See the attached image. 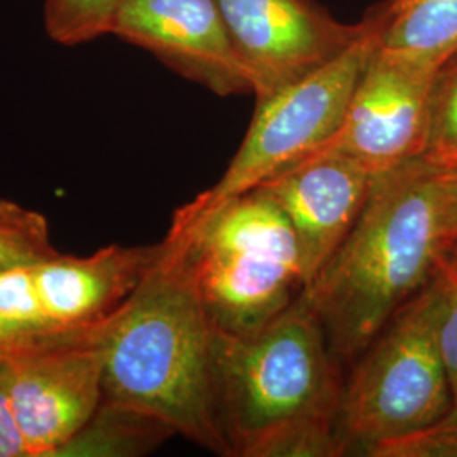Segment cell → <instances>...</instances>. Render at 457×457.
<instances>
[{
	"label": "cell",
	"instance_id": "23",
	"mask_svg": "<svg viewBox=\"0 0 457 457\" xmlns=\"http://www.w3.org/2000/svg\"><path fill=\"white\" fill-rule=\"evenodd\" d=\"M437 163V162H436ZM449 247L457 245V160L439 163Z\"/></svg>",
	"mask_w": 457,
	"mask_h": 457
},
{
	"label": "cell",
	"instance_id": "6",
	"mask_svg": "<svg viewBox=\"0 0 457 457\" xmlns=\"http://www.w3.org/2000/svg\"><path fill=\"white\" fill-rule=\"evenodd\" d=\"M383 4L364 16L360 37L303 79L256 100V112L226 173L209 190L185 204L202 212L260 187L287 166L307 158L339 131L349 100L381 41Z\"/></svg>",
	"mask_w": 457,
	"mask_h": 457
},
{
	"label": "cell",
	"instance_id": "25",
	"mask_svg": "<svg viewBox=\"0 0 457 457\" xmlns=\"http://www.w3.org/2000/svg\"><path fill=\"white\" fill-rule=\"evenodd\" d=\"M449 260H451V258H449ZM456 264H457V262H456Z\"/></svg>",
	"mask_w": 457,
	"mask_h": 457
},
{
	"label": "cell",
	"instance_id": "10",
	"mask_svg": "<svg viewBox=\"0 0 457 457\" xmlns=\"http://www.w3.org/2000/svg\"><path fill=\"white\" fill-rule=\"evenodd\" d=\"M111 34L215 96L253 92L217 0H124Z\"/></svg>",
	"mask_w": 457,
	"mask_h": 457
},
{
	"label": "cell",
	"instance_id": "19",
	"mask_svg": "<svg viewBox=\"0 0 457 457\" xmlns=\"http://www.w3.org/2000/svg\"><path fill=\"white\" fill-rule=\"evenodd\" d=\"M439 283V317H437V344L442 362L451 385L453 398L457 400V264L442 256L437 268Z\"/></svg>",
	"mask_w": 457,
	"mask_h": 457
},
{
	"label": "cell",
	"instance_id": "14",
	"mask_svg": "<svg viewBox=\"0 0 457 457\" xmlns=\"http://www.w3.org/2000/svg\"><path fill=\"white\" fill-rule=\"evenodd\" d=\"M175 432L145 413L102 402L97 413L54 457L143 456Z\"/></svg>",
	"mask_w": 457,
	"mask_h": 457
},
{
	"label": "cell",
	"instance_id": "13",
	"mask_svg": "<svg viewBox=\"0 0 457 457\" xmlns=\"http://www.w3.org/2000/svg\"><path fill=\"white\" fill-rule=\"evenodd\" d=\"M379 46L441 66L457 53V0H385Z\"/></svg>",
	"mask_w": 457,
	"mask_h": 457
},
{
	"label": "cell",
	"instance_id": "1",
	"mask_svg": "<svg viewBox=\"0 0 457 457\" xmlns=\"http://www.w3.org/2000/svg\"><path fill=\"white\" fill-rule=\"evenodd\" d=\"M219 332L179 237L166 234L104 337V400L145 413L219 456H232L219 400Z\"/></svg>",
	"mask_w": 457,
	"mask_h": 457
},
{
	"label": "cell",
	"instance_id": "3",
	"mask_svg": "<svg viewBox=\"0 0 457 457\" xmlns=\"http://www.w3.org/2000/svg\"><path fill=\"white\" fill-rule=\"evenodd\" d=\"M217 373L232 456H344L336 428L344 385L303 295L254 334L219 332Z\"/></svg>",
	"mask_w": 457,
	"mask_h": 457
},
{
	"label": "cell",
	"instance_id": "21",
	"mask_svg": "<svg viewBox=\"0 0 457 457\" xmlns=\"http://www.w3.org/2000/svg\"><path fill=\"white\" fill-rule=\"evenodd\" d=\"M79 327L34 326L0 315V356L58 341Z\"/></svg>",
	"mask_w": 457,
	"mask_h": 457
},
{
	"label": "cell",
	"instance_id": "9",
	"mask_svg": "<svg viewBox=\"0 0 457 457\" xmlns=\"http://www.w3.org/2000/svg\"><path fill=\"white\" fill-rule=\"evenodd\" d=\"M256 100L303 79L349 48L362 31L312 0H217Z\"/></svg>",
	"mask_w": 457,
	"mask_h": 457
},
{
	"label": "cell",
	"instance_id": "12",
	"mask_svg": "<svg viewBox=\"0 0 457 457\" xmlns=\"http://www.w3.org/2000/svg\"><path fill=\"white\" fill-rule=\"evenodd\" d=\"M158 251L160 245H111L88 256L58 254L34 264L49 322L87 327L107 320L137 290Z\"/></svg>",
	"mask_w": 457,
	"mask_h": 457
},
{
	"label": "cell",
	"instance_id": "4",
	"mask_svg": "<svg viewBox=\"0 0 457 457\" xmlns=\"http://www.w3.org/2000/svg\"><path fill=\"white\" fill-rule=\"evenodd\" d=\"M166 234L185 245L202 303L224 336L258 332L307 287L294 228L260 188L202 212L179 209Z\"/></svg>",
	"mask_w": 457,
	"mask_h": 457
},
{
	"label": "cell",
	"instance_id": "11",
	"mask_svg": "<svg viewBox=\"0 0 457 457\" xmlns=\"http://www.w3.org/2000/svg\"><path fill=\"white\" fill-rule=\"evenodd\" d=\"M373 181V173L347 158L311 154L256 187L294 228L307 287L354 228Z\"/></svg>",
	"mask_w": 457,
	"mask_h": 457
},
{
	"label": "cell",
	"instance_id": "5",
	"mask_svg": "<svg viewBox=\"0 0 457 457\" xmlns=\"http://www.w3.org/2000/svg\"><path fill=\"white\" fill-rule=\"evenodd\" d=\"M437 317L434 275L361 353L336 417L344 454L371 456L378 445L422 432L453 407Z\"/></svg>",
	"mask_w": 457,
	"mask_h": 457
},
{
	"label": "cell",
	"instance_id": "17",
	"mask_svg": "<svg viewBox=\"0 0 457 457\" xmlns=\"http://www.w3.org/2000/svg\"><path fill=\"white\" fill-rule=\"evenodd\" d=\"M424 156L437 163L457 160V53L439 66L434 77Z\"/></svg>",
	"mask_w": 457,
	"mask_h": 457
},
{
	"label": "cell",
	"instance_id": "22",
	"mask_svg": "<svg viewBox=\"0 0 457 457\" xmlns=\"http://www.w3.org/2000/svg\"><path fill=\"white\" fill-rule=\"evenodd\" d=\"M0 457H29L28 445L12 407L9 388V362L0 356Z\"/></svg>",
	"mask_w": 457,
	"mask_h": 457
},
{
	"label": "cell",
	"instance_id": "2",
	"mask_svg": "<svg viewBox=\"0 0 457 457\" xmlns=\"http://www.w3.org/2000/svg\"><path fill=\"white\" fill-rule=\"evenodd\" d=\"M449 249L441 166L425 156L375 175L354 228L303 290L336 360L373 343Z\"/></svg>",
	"mask_w": 457,
	"mask_h": 457
},
{
	"label": "cell",
	"instance_id": "20",
	"mask_svg": "<svg viewBox=\"0 0 457 457\" xmlns=\"http://www.w3.org/2000/svg\"><path fill=\"white\" fill-rule=\"evenodd\" d=\"M370 457H457V400L436 424L405 439L378 445Z\"/></svg>",
	"mask_w": 457,
	"mask_h": 457
},
{
	"label": "cell",
	"instance_id": "8",
	"mask_svg": "<svg viewBox=\"0 0 457 457\" xmlns=\"http://www.w3.org/2000/svg\"><path fill=\"white\" fill-rule=\"evenodd\" d=\"M437 70L439 66L378 45L339 131L312 154H337L373 175L424 156L430 90Z\"/></svg>",
	"mask_w": 457,
	"mask_h": 457
},
{
	"label": "cell",
	"instance_id": "18",
	"mask_svg": "<svg viewBox=\"0 0 457 457\" xmlns=\"http://www.w3.org/2000/svg\"><path fill=\"white\" fill-rule=\"evenodd\" d=\"M0 315L34 326H54L49 322L43 309L34 277V264H19L0 270Z\"/></svg>",
	"mask_w": 457,
	"mask_h": 457
},
{
	"label": "cell",
	"instance_id": "7",
	"mask_svg": "<svg viewBox=\"0 0 457 457\" xmlns=\"http://www.w3.org/2000/svg\"><path fill=\"white\" fill-rule=\"evenodd\" d=\"M109 319L5 356L12 407L29 457L56 456L97 413Z\"/></svg>",
	"mask_w": 457,
	"mask_h": 457
},
{
	"label": "cell",
	"instance_id": "15",
	"mask_svg": "<svg viewBox=\"0 0 457 457\" xmlns=\"http://www.w3.org/2000/svg\"><path fill=\"white\" fill-rule=\"evenodd\" d=\"M48 219L14 200H0V270L39 264L58 256Z\"/></svg>",
	"mask_w": 457,
	"mask_h": 457
},
{
	"label": "cell",
	"instance_id": "24",
	"mask_svg": "<svg viewBox=\"0 0 457 457\" xmlns=\"http://www.w3.org/2000/svg\"><path fill=\"white\" fill-rule=\"evenodd\" d=\"M445 256H447V258H451L453 262H457V245H451V247L445 251Z\"/></svg>",
	"mask_w": 457,
	"mask_h": 457
},
{
	"label": "cell",
	"instance_id": "16",
	"mask_svg": "<svg viewBox=\"0 0 457 457\" xmlns=\"http://www.w3.org/2000/svg\"><path fill=\"white\" fill-rule=\"evenodd\" d=\"M124 0H46L45 31L62 46H79L111 34Z\"/></svg>",
	"mask_w": 457,
	"mask_h": 457
}]
</instances>
